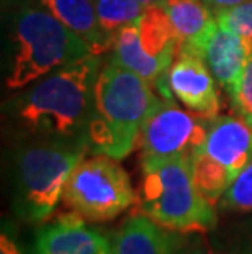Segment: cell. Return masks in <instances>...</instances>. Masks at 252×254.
Here are the masks:
<instances>
[{
	"label": "cell",
	"mask_w": 252,
	"mask_h": 254,
	"mask_svg": "<svg viewBox=\"0 0 252 254\" xmlns=\"http://www.w3.org/2000/svg\"><path fill=\"white\" fill-rule=\"evenodd\" d=\"M46 10L80 36L92 55L113 50L115 36L110 35L97 17L94 0H38Z\"/></svg>",
	"instance_id": "12"
},
{
	"label": "cell",
	"mask_w": 252,
	"mask_h": 254,
	"mask_svg": "<svg viewBox=\"0 0 252 254\" xmlns=\"http://www.w3.org/2000/svg\"><path fill=\"white\" fill-rule=\"evenodd\" d=\"M141 213L177 233H203L216 226L214 205L195 186L190 158L143 167Z\"/></svg>",
	"instance_id": "4"
},
{
	"label": "cell",
	"mask_w": 252,
	"mask_h": 254,
	"mask_svg": "<svg viewBox=\"0 0 252 254\" xmlns=\"http://www.w3.org/2000/svg\"><path fill=\"white\" fill-rule=\"evenodd\" d=\"M159 102L154 85L141 75L115 63L103 67L87 127L90 153L116 161L126 158L139 143L144 123Z\"/></svg>",
	"instance_id": "2"
},
{
	"label": "cell",
	"mask_w": 252,
	"mask_h": 254,
	"mask_svg": "<svg viewBox=\"0 0 252 254\" xmlns=\"http://www.w3.org/2000/svg\"><path fill=\"white\" fill-rule=\"evenodd\" d=\"M100 61L95 55L48 74L17 100V118L31 134L87 138Z\"/></svg>",
	"instance_id": "1"
},
{
	"label": "cell",
	"mask_w": 252,
	"mask_h": 254,
	"mask_svg": "<svg viewBox=\"0 0 252 254\" xmlns=\"http://www.w3.org/2000/svg\"><path fill=\"white\" fill-rule=\"evenodd\" d=\"M249 55L241 36L219 23L214 25L198 50V56L205 61L216 82L229 90L248 63Z\"/></svg>",
	"instance_id": "11"
},
{
	"label": "cell",
	"mask_w": 252,
	"mask_h": 254,
	"mask_svg": "<svg viewBox=\"0 0 252 254\" xmlns=\"http://www.w3.org/2000/svg\"><path fill=\"white\" fill-rule=\"evenodd\" d=\"M0 254H23L18 245L15 243L13 236L5 230L0 235Z\"/></svg>",
	"instance_id": "21"
},
{
	"label": "cell",
	"mask_w": 252,
	"mask_h": 254,
	"mask_svg": "<svg viewBox=\"0 0 252 254\" xmlns=\"http://www.w3.org/2000/svg\"><path fill=\"white\" fill-rule=\"evenodd\" d=\"M62 202L92 223L116 218L136 202L130 176L108 156L82 159L64 187Z\"/></svg>",
	"instance_id": "7"
},
{
	"label": "cell",
	"mask_w": 252,
	"mask_h": 254,
	"mask_svg": "<svg viewBox=\"0 0 252 254\" xmlns=\"http://www.w3.org/2000/svg\"><path fill=\"white\" fill-rule=\"evenodd\" d=\"M243 254H252V253H243Z\"/></svg>",
	"instance_id": "23"
},
{
	"label": "cell",
	"mask_w": 252,
	"mask_h": 254,
	"mask_svg": "<svg viewBox=\"0 0 252 254\" xmlns=\"http://www.w3.org/2000/svg\"><path fill=\"white\" fill-rule=\"evenodd\" d=\"M94 3L101 26L113 36L123 26L136 23L146 8L136 0H94Z\"/></svg>",
	"instance_id": "16"
},
{
	"label": "cell",
	"mask_w": 252,
	"mask_h": 254,
	"mask_svg": "<svg viewBox=\"0 0 252 254\" xmlns=\"http://www.w3.org/2000/svg\"><path fill=\"white\" fill-rule=\"evenodd\" d=\"M211 118L179 109L172 99L160 100L139 136L141 166L148 167L175 158H190L206 141Z\"/></svg>",
	"instance_id": "8"
},
{
	"label": "cell",
	"mask_w": 252,
	"mask_h": 254,
	"mask_svg": "<svg viewBox=\"0 0 252 254\" xmlns=\"http://www.w3.org/2000/svg\"><path fill=\"white\" fill-rule=\"evenodd\" d=\"M111 254H175V240L169 230L141 213L130 217L118 230Z\"/></svg>",
	"instance_id": "14"
},
{
	"label": "cell",
	"mask_w": 252,
	"mask_h": 254,
	"mask_svg": "<svg viewBox=\"0 0 252 254\" xmlns=\"http://www.w3.org/2000/svg\"><path fill=\"white\" fill-rule=\"evenodd\" d=\"M13 55L5 85L21 90L69 64L89 58V46L45 7H23L13 20Z\"/></svg>",
	"instance_id": "3"
},
{
	"label": "cell",
	"mask_w": 252,
	"mask_h": 254,
	"mask_svg": "<svg viewBox=\"0 0 252 254\" xmlns=\"http://www.w3.org/2000/svg\"><path fill=\"white\" fill-rule=\"evenodd\" d=\"M203 2L211 10L214 17H216V15H219L221 12H226L229 8L238 7V5L248 2V0H203Z\"/></svg>",
	"instance_id": "20"
},
{
	"label": "cell",
	"mask_w": 252,
	"mask_h": 254,
	"mask_svg": "<svg viewBox=\"0 0 252 254\" xmlns=\"http://www.w3.org/2000/svg\"><path fill=\"white\" fill-rule=\"evenodd\" d=\"M113 63L141 75L152 85L157 84L160 79H164L169 67L172 66L165 61L148 56L141 50L135 23L123 26L121 30L116 31L113 41Z\"/></svg>",
	"instance_id": "15"
},
{
	"label": "cell",
	"mask_w": 252,
	"mask_h": 254,
	"mask_svg": "<svg viewBox=\"0 0 252 254\" xmlns=\"http://www.w3.org/2000/svg\"><path fill=\"white\" fill-rule=\"evenodd\" d=\"M251 161L252 128L241 117H214L206 141L192 159L195 186L216 205Z\"/></svg>",
	"instance_id": "6"
},
{
	"label": "cell",
	"mask_w": 252,
	"mask_h": 254,
	"mask_svg": "<svg viewBox=\"0 0 252 254\" xmlns=\"http://www.w3.org/2000/svg\"><path fill=\"white\" fill-rule=\"evenodd\" d=\"M216 21L224 28L234 31L252 53V0L216 15Z\"/></svg>",
	"instance_id": "18"
},
{
	"label": "cell",
	"mask_w": 252,
	"mask_h": 254,
	"mask_svg": "<svg viewBox=\"0 0 252 254\" xmlns=\"http://www.w3.org/2000/svg\"><path fill=\"white\" fill-rule=\"evenodd\" d=\"M85 221L72 210L62 213L38 231L33 254H111L108 238Z\"/></svg>",
	"instance_id": "10"
},
{
	"label": "cell",
	"mask_w": 252,
	"mask_h": 254,
	"mask_svg": "<svg viewBox=\"0 0 252 254\" xmlns=\"http://www.w3.org/2000/svg\"><path fill=\"white\" fill-rule=\"evenodd\" d=\"M89 149L87 138L52 139L30 144L17 159L15 212L28 223H43L51 217L76 166Z\"/></svg>",
	"instance_id": "5"
},
{
	"label": "cell",
	"mask_w": 252,
	"mask_h": 254,
	"mask_svg": "<svg viewBox=\"0 0 252 254\" xmlns=\"http://www.w3.org/2000/svg\"><path fill=\"white\" fill-rule=\"evenodd\" d=\"M136 2L144 5V7H149V5H160L162 3V0H136Z\"/></svg>",
	"instance_id": "22"
},
{
	"label": "cell",
	"mask_w": 252,
	"mask_h": 254,
	"mask_svg": "<svg viewBox=\"0 0 252 254\" xmlns=\"http://www.w3.org/2000/svg\"><path fill=\"white\" fill-rule=\"evenodd\" d=\"M219 205L233 212H252V161L224 192Z\"/></svg>",
	"instance_id": "17"
},
{
	"label": "cell",
	"mask_w": 252,
	"mask_h": 254,
	"mask_svg": "<svg viewBox=\"0 0 252 254\" xmlns=\"http://www.w3.org/2000/svg\"><path fill=\"white\" fill-rule=\"evenodd\" d=\"M165 85L187 109L214 118L219 110L216 79L205 61L195 55H177L165 74Z\"/></svg>",
	"instance_id": "9"
},
{
	"label": "cell",
	"mask_w": 252,
	"mask_h": 254,
	"mask_svg": "<svg viewBox=\"0 0 252 254\" xmlns=\"http://www.w3.org/2000/svg\"><path fill=\"white\" fill-rule=\"evenodd\" d=\"M160 5L167 12L179 38L177 55L198 56L203 40L218 23L213 12L203 0H162Z\"/></svg>",
	"instance_id": "13"
},
{
	"label": "cell",
	"mask_w": 252,
	"mask_h": 254,
	"mask_svg": "<svg viewBox=\"0 0 252 254\" xmlns=\"http://www.w3.org/2000/svg\"><path fill=\"white\" fill-rule=\"evenodd\" d=\"M229 92L238 115L252 128V53Z\"/></svg>",
	"instance_id": "19"
}]
</instances>
